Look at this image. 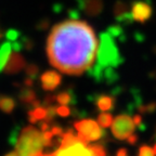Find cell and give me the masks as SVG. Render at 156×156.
<instances>
[{
	"label": "cell",
	"instance_id": "obj_17",
	"mask_svg": "<svg viewBox=\"0 0 156 156\" xmlns=\"http://www.w3.org/2000/svg\"><path fill=\"white\" fill-rule=\"evenodd\" d=\"M140 156H152V155H155L153 151V147L149 145H141L139 149V152H138Z\"/></svg>",
	"mask_w": 156,
	"mask_h": 156
},
{
	"label": "cell",
	"instance_id": "obj_10",
	"mask_svg": "<svg viewBox=\"0 0 156 156\" xmlns=\"http://www.w3.org/2000/svg\"><path fill=\"white\" fill-rule=\"evenodd\" d=\"M15 107V101L10 97H2L0 98V110L3 113L10 114L14 110Z\"/></svg>",
	"mask_w": 156,
	"mask_h": 156
},
{
	"label": "cell",
	"instance_id": "obj_16",
	"mask_svg": "<svg viewBox=\"0 0 156 156\" xmlns=\"http://www.w3.org/2000/svg\"><path fill=\"white\" fill-rule=\"evenodd\" d=\"M35 98L36 97H35L34 91H32L30 89H25L22 92V94H21V99H22L24 102H27V103L34 101Z\"/></svg>",
	"mask_w": 156,
	"mask_h": 156
},
{
	"label": "cell",
	"instance_id": "obj_21",
	"mask_svg": "<svg viewBox=\"0 0 156 156\" xmlns=\"http://www.w3.org/2000/svg\"><path fill=\"white\" fill-rule=\"evenodd\" d=\"M126 154H127V151H126V150H124V149L119 150V151L117 152V155H126Z\"/></svg>",
	"mask_w": 156,
	"mask_h": 156
},
{
	"label": "cell",
	"instance_id": "obj_20",
	"mask_svg": "<svg viewBox=\"0 0 156 156\" xmlns=\"http://www.w3.org/2000/svg\"><path fill=\"white\" fill-rule=\"evenodd\" d=\"M127 140H128V142H129V143L134 144V143L136 142V136H134V134H131V136H130Z\"/></svg>",
	"mask_w": 156,
	"mask_h": 156
},
{
	"label": "cell",
	"instance_id": "obj_11",
	"mask_svg": "<svg viewBox=\"0 0 156 156\" xmlns=\"http://www.w3.org/2000/svg\"><path fill=\"white\" fill-rule=\"evenodd\" d=\"M11 53V44L9 42H5L0 47V71L5 68V65L7 63V60Z\"/></svg>",
	"mask_w": 156,
	"mask_h": 156
},
{
	"label": "cell",
	"instance_id": "obj_12",
	"mask_svg": "<svg viewBox=\"0 0 156 156\" xmlns=\"http://www.w3.org/2000/svg\"><path fill=\"white\" fill-rule=\"evenodd\" d=\"M102 9V2L100 0H87L86 11L89 14H98Z\"/></svg>",
	"mask_w": 156,
	"mask_h": 156
},
{
	"label": "cell",
	"instance_id": "obj_13",
	"mask_svg": "<svg viewBox=\"0 0 156 156\" xmlns=\"http://www.w3.org/2000/svg\"><path fill=\"white\" fill-rule=\"evenodd\" d=\"M47 113L48 111L44 107H37L35 108L33 112H30L29 116H30V122H36L37 120H42L44 118H47Z\"/></svg>",
	"mask_w": 156,
	"mask_h": 156
},
{
	"label": "cell",
	"instance_id": "obj_9",
	"mask_svg": "<svg viewBox=\"0 0 156 156\" xmlns=\"http://www.w3.org/2000/svg\"><path fill=\"white\" fill-rule=\"evenodd\" d=\"M97 106L101 112H107L114 106V99L110 95H101L98 98Z\"/></svg>",
	"mask_w": 156,
	"mask_h": 156
},
{
	"label": "cell",
	"instance_id": "obj_18",
	"mask_svg": "<svg viewBox=\"0 0 156 156\" xmlns=\"http://www.w3.org/2000/svg\"><path fill=\"white\" fill-rule=\"evenodd\" d=\"M55 113L62 117H66L71 114V110H69V107H67L66 105L60 104L58 107H55Z\"/></svg>",
	"mask_w": 156,
	"mask_h": 156
},
{
	"label": "cell",
	"instance_id": "obj_2",
	"mask_svg": "<svg viewBox=\"0 0 156 156\" xmlns=\"http://www.w3.org/2000/svg\"><path fill=\"white\" fill-rule=\"evenodd\" d=\"M104 147L101 145H91L89 142L83 141L72 130L62 134L61 144L58 150L52 152L51 155L60 156H89V155H105Z\"/></svg>",
	"mask_w": 156,
	"mask_h": 156
},
{
	"label": "cell",
	"instance_id": "obj_15",
	"mask_svg": "<svg viewBox=\"0 0 156 156\" xmlns=\"http://www.w3.org/2000/svg\"><path fill=\"white\" fill-rule=\"evenodd\" d=\"M56 101H58V104L67 105L69 103V101H71V94H69V92L64 91V92L56 95Z\"/></svg>",
	"mask_w": 156,
	"mask_h": 156
},
{
	"label": "cell",
	"instance_id": "obj_3",
	"mask_svg": "<svg viewBox=\"0 0 156 156\" xmlns=\"http://www.w3.org/2000/svg\"><path fill=\"white\" fill-rule=\"evenodd\" d=\"M48 147L44 131L33 126H28L21 131L15 144V153L20 156H37L44 154V149Z\"/></svg>",
	"mask_w": 156,
	"mask_h": 156
},
{
	"label": "cell",
	"instance_id": "obj_4",
	"mask_svg": "<svg viewBox=\"0 0 156 156\" xmlns=\"http://www.w3.org/2000/svg\"><path fill=\"white\" fill-rule=\"evenodd\" d=\"M77 136L86 142H93L101 139L103 131L98 122L93 119H81L74 124Z\"/></svg>",
	"mask_w": 156,
	"mask_h": 156
},
{
	"label": "cell",
	"instance_id": "obj_19",
	"mask_svg": "<svg viewBox=\"0 0 156 156\" xmlns=\"http://www.w3.org/2000/svg\"><path fill=\"white\" fill-rule=\"evenodd\" d=\"M133 122L134 124H136V126H138V125L141 124V116L140 115H136V116L133 117Z\"/></svg>",
	"mask_w": 156,
	"mask_h": 156
},
{
	"label": "cell",
	"instance_id": "obj_8",
	"mask_svg": "<svg viewBox=\"0 0 156 156\" xmlns=\"http://www.w3.org/2000/svg\"><path fill=\"white\" fill-rule=\"evenodd\" d=\"M61 75L55 71H47L40 77L41 87L47 91H52L61 85Z\"/></svg>",
	"mask_w": 156,
	"mask_h": 156
},
{
	"label": "cell",
	"instance_id": "obj_23",
	"mask_svg": "<svg viewBox=\"0 0 156 156\" xmlns=\"http://www.w3.org/2000/svg\"><path fill=\"white\" fill-rule=\"evenodd\" d=\"M0 38H1V32H0Z\"/></svg>",
	"mask_w": 156,
	"mask_h": 156
},
{
	"label": "cell",
	"instance_id": "obj_14",
	"mask_svg": "<svg viewBox=\"0 0 156 156\" xmlns=\"http://www.w3.org/2000/svg\"><path fill=\"white\" fill-rule=\"evenodd\" d=\"M98 124L100 125L102 128H107L112 125L113 122V116L110 114V113L106 112H102L99 116H98Z\"/></svg>",
	"mask_w": 156,
	"mask_h": 156
},
{
	"label": "cell",
	"instance_id": "obj_6",
	"mask_svg": "<svg viewBox=\"0 0 156 156\" xmlns=\"http://www.w3.org/2000/svg\"><path fill=\"white\" fill-rule=\"evenodd\" d=\"M132 19L136 22L145 23L152 15V8L144 1H136L131 7Z\"/></svg>",
	"mask_w": 156,
	"mask_h": 156
},
{
	"label": "cell",
	"instance_id": "obj_1",
	"mask_svg": "<svg viewBox=\"0 0 156 156\" xmlns=\"http://www.w3.org/2000/svg\"><path fill=\"white\" fill-rule=\"evenodd\" d=\"M98 38L83 21L67 20L52 28L47 40V55L54 68L68 75H81L98 54Z\"/></svg>",
	"mask_w": 156,
	"mask_h": 156
},
{
	"label": "cell",
	"instance_id": "obj_22",
	"mask_svg": "<svg viewBox=\"0 0 156 156\" xmlns=\"http://www.w3.org/2000/svg\"><path fill=\"white\" fill-rule=\"evenodd\" d=\"M153 151H154V154L156 155V144L154 145V147H153Z\"/></svg>",
	"mask_w": 156,
	"mask_h": 156
},
{
	"label": "cell",
	"instance_id": "obj_7",
	"mask_svg": "<svg viewBox=\"0 0 156 156\" xmlns=\"http://www.w3.org/2000/svg\"><path fill=\"white\" fill-rule=\"evenodd\" d=\"M25 66H26V64H25L24 58L20 53H17V52L11 51L3 71L8 74H15L17 72L22 71L23 68H25Z\"/></svg>",
	"mask_w": 156,
	"mask_h": 156
},
{
	"label": "cell",
	"instance_id": "obj_5",
	"mask_svg": "<svg viewBox=\"0 0 156 156\" xmlns=\"http://www.w3.org/2000/svg\"><path fill=\"white\" fill-rule=\"evenodd\" d=\"M113 136L118 140H127L131 134H133L136 129V124L133 118L127 114H122L113 118L111 125Z\"/></svg>",
	"mask_w": 156,
	"mask_h": 156
}]
</instances>
